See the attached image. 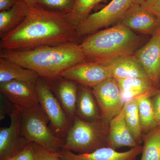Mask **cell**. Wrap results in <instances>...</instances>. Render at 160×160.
Returning a JSON list of instances; mask_svg holds the SVG:
<instances>
[{
	"mask_svg": "<svg viewBox=\"0 0 160 160\" xmlns=\"http://www.w3.org/2000/svg\"><path fill=\"white\" fill-rule=\"evenodd\" d=\"M81 42L67 13L50 11L37 4L29 7L28 15L20 25L1 38L0 48L26 50Z\"/></svg>",
	"mask_w": 160,
	"mask_h": 160,
	"instance_id": "6da1fadb",
	"label": "cell"
},
{
	"mask_svg": "<svg viewBox=\"0 0 160 160\" xmlns=\"http://www.w3.org/2000/svg\"><path fill=\"white\" fill-rule=\"evenodd\" d=\"M0 58L35 72L48 82L62 78L69 67L86 61L78 43L40 46L26 50L1 49Z\"/></svg>",
	"mask_w": 160,
	"mask_h": 160,
	"instance_id": "7a4b0ae2",
	"label": "cell"
},
{
	"mask_svg": "<svg viewBox=\"0 0 160 160\" xmlns=\"http://www.w3.org/2000/svg\"><path fill=\"white\" fill-rule=\"evenodd\" d=\"M143 38L118 24L86 37L80 46L86 61L108 65L118 58L134 54Z\"/></svg>",
	"mask_w": 160,
	"mask_h": 160,
	"instance_id": "3957f363",
	"label": "cell"
},
{
	"mask_svg": "<svg viewBox=\"0 0 160 160\" xmlns=\"http://www.w3.org/2000/svg\"><path fill=\"white\" fill-rule=\"evenodd\" d=\"M109 123L102 118L87 121L76 116L64 139L63 149L74 153H90L107 146Z\"/></svg>",
	"mask_w": 160,
	"mask_h": 160,
	"instance_id": "277c9868",
	"label": "cell"
},
{
	"mask_svg": "<svg viewBox=\"0 0 160 160\" xmlns=\"http://www.w3.org/2000/svg\"><path fill=\"white\" fill-rule=\"evenodd\" d=\"M22 133L29 142L58 152L62 149L64 140L57 136L48 126L49 118L40 104L20 111Z\"/></svg>",
	"mask_w": 160,
	"mask_h": 160,
	"instance_id": "5b68a950",
	"label": "cell"
},
{
	"mask_svg": "<svg viewBox=\"0 0 160 160\" xmlns=\"http://www.w3.org/2000/svg\"><path fill=\"white\" fill-rule=\"evenodd\" d=\"M132 0H112L99 11L91 13L76 28L80 39L95 33L103 28L117 25L132 5Z\"/></svg>",
	"mask_w": 160,
	"mask_h": 160,
	"instance_id": "8992f818",
	"label": "cell"
},
{
	"mask_svg": "<svg viewBox=\"0 0 160 160\" xmlns=\"http://www.w3.org/2000/svg\"><path fill=\"white\" fill-rule=\"evenodd\" d=\"M36 87L39 103L49 118L53 132L64 140L71 122L46 80L39 78Z\"/></svg>",
	"mask_w": 160,
	"mask_h": 160,
	"instance_id": "52a82bcc",
	"label": "cell"
},
{
	"mask_svg": "<svg viewBox=\"0 0 160 160\" xmlns=\"http://www.w3.org/2000/svg\"><path fill=\"white\" fill-rule=\"evenodd\" d=\"M102 118L109 123L122 111L124 106L117 81L109 78L92 88Z\"/></svg>",
	"mask_w": 160,
	"mask_h": 160,
	"instance_id": "ba28073f",
	"label": "cell"
},
{
	"mask_svg": "<svg viewBox=\"0 0 160 160\" xmlns=\"http://www.w3.org/2000/svg\"><path fill=\"white\" fill-rule=\"evenodd\" d=\"M9 116L10 126L0 129V160L15 157L29 143L22 133L20 110L14 108Z\"/></svg>",
	"mask_w": 160,
	"mask_h": 160,
	"instance_id": "9c48e42d",
	"label": "cell"
},
{
	"mask_svg": "<svg viewBox=\"0 0 160 160\" xmlns=\"http://www.w3.org/2000/svg\"><path fill=\"white\" fill-rule=\"evenodd\" d=\"M62 77L93 88L112 77L109 66L86 61L69 67L64 71Z\"/></svg>",
	"mask_w": 160,
	"mask_h": 160,
	"instance_id": "30bf717a",
	"label": "cell"
},
{
	"mask_svg": "<svg viewBox=\"0 0 160 160\" xmlns=\"http://www.w3.org/2000/svg\"><path fill=\"white\" fill-rule=\"evenodd\" d=\"M1 95L20 111L39 105L36 86L19 81L0 83Z\"/></svg>",
	"mask_w": 160,
	"mask_h": 160,
	"instance_id": "8fae6325",
	"label": "cell"
},
{
	"mask_svg": "<svg viewBox=\"0 0 160 160\" xmlns=\"http://www.w3.org/2000/svg\"><path fill=\"white\" fill-rule=\"evenodd\" d=\"M148 78L158 89L160 86V28L134 53Z\"/></svg>",
	"mask_w": 160,
	"mask_h": 160,
	"instance_id": "7c38bea8",
	"label": "cell"
},
{
	"mask_svg": "<svg viewBox=\"0 0 160 160\" xmlns=\"http://www.w3.org/2000/svg\"><path fill=\"white\" fill-rule=\"evenodd\" d=\"M118 24L139 33L154 34L160 28V22L141 5L133 4L125 12Z\"/></svg>",
	"mask_w": 160,
	"mask_h": 160,
	"instance_id": "4fadbf2b",
	"label": "cell"
},
{
	"mask_svg": "<svg viewBox=\"0 0 160 160\" xmlns=\"http://www.w3.org/2000/svg\"><path fill=\"white\" fill-rule=\"evenodd\" d=\"M142 151V146L139 145L122 152L106 146L90 153L79 154L62 149L58 153L62 160H136Z\"/></svg>",
	"mask_w": 160,
	"mask_h": 160,
	"instance_id": "5bb4252c",
	"label": "cell"
},
{
	"mask_svg": "<svg viewBox=\"0 0 160 160\" xmlns=\"http://www.w3.org/2000/svg\"><path fill=\"white\" fill-rule=\"evenodd\" d=\"M48 83L67 117L72 122L76 117L79 87L78 83L62 78Z\"/></svg>",
	"mask_w": 160,
	"mask_h": 160,
	"instance_id": "9a60e30c",
	"label": "cell"
},
{
	"mask_svg": "<svg viewBox=\"0 0 160 160\" xmlns=\"http://www.w3.org/2000/svg\"><path fill=\"white\" fill-rule=\"evenodd\" d=\"M139 146L126 125L123 107L119 113L109 123L107 146L117 150L123 147Z\"/></svg>",
	"mask_w": 160,
	"mask_h": 160,
	"instance_id": "2e32d148",
	"label": "cell"
},
{
	"mask_svg": "<svg viewBox=\"0 0 160 160\" xmlns=\"http://www.w3.org/2000/svg\"><path fill=\"white\" fill-rule=\"evenodd\" d=\"M112 77L116 80L127 78H147L148 75L134 54L118 58L108 64Z\"/></svg>",
	"mask_w": 160,
	"mask_h": 160,
	"instance_id": "e0dca14e",
	"label": "cell"
},
{
	"mask_svg": "<svg viewBox=\"0 0 160 160\" xmlns=\"http://www.w3.org/2000/svg\"><path fill=\"white\" fill-rule=\"evenodd\" d=\"M116 80L119 86L121 97L124 103L146 95L152 97L159 90L155 87L148 78Z\"/></svg>",
	"mask_w": 160,
	"mask_h": 160,
	"instance_id": "ac0fdd59",
	"label": "cell"
},
{
	"mask_svg": "<svg viewBox=\"0 0 160 160\" xmlns=\"http://www.w3.org/2000/svg\"><path fill=\"white\" fill-rule=\"evenodd\" d=\"M39 77L35 72L0 58V83L19 81L36 86Z\"/></svg>",
	"mask_w": 160,
	"mask_h": 160,
	"instance_id": "d6986e66",
	"label": "cell"
},
{
	"mask_svg": "<svg viewBox=\"0 0 160 160\" xmlns=\"http://www.w3.org/2000/svg\"><path fill=\"white\" fill-rule=\"evenodd\" d=\"M29 6L26 0H19L11 8L0 12V37L16 28L28 14Z\"/></svg>",
	"mask_w": 160,
	"mask_h": 160,
	"instance_id": "ffe728a7",
	"label": "cell"
},
{
	"mask_svg": "<svg viewBox=\"0 0 160 160\" xmlns=\"http://www.w3.org/2000/svg\"><path fill=\"white\" fill-rule=\"evenodd\" d=\"M76 116L87 121L102 118L98 105L92 90L82 86L78 87L76 106Z\"/></svg>",
	"mask_w": 160,
	"mask_h": 160,
	"instance_id": "44dd1931",
	"label": "cell"
},
{
	"mask_svg": "<svg viewBox=\"0 0 160 160\" xmlns=\"http://www.w3.org/2000/svg\"><path fill=\"white\" fill-rule=\"evenodd\" d=\"M139 98L134 99L125 103L123 106L126 125L135 139L139 145L143 142V132L138 111Z\"/></svg>",
	"mask_w": 160,
	"mask_h": 160,
	"instance_id": "7402d4cb",
	"label": "cell"
},
{
	"mask_svg": "<svg viewBox=\"0 0 160 160\" xmlns=\"http://www.w3.org/2000/svg\"><path fill=\"white\" fill-rule=\"evenodd\" d=\"M152 97L151 96L146 95L139 98V115L143 134L148 133L158 126Z\"/></svg>",
	"mask_w": 160,
	"mask_h": 160,
	"instance_id": "603a6c76",
	"label": "cell"
},
{
	"mask_svg": "<svg viewBox=\"0 0 160 160\" xmlns=\"http://www.w3.org/2000/svg\"><path fill=\"white\" fill-rule=\"evenodd\" d=\"M108 0H75L72 11L67 13L70 23L75 28L82 24L91 14V12L100 3Z\"/></svg>",
	"mask_w": 160,
	"mask_h": 160,
	"instance_id": "cb8c5ba5",
	"label": "cell"
},
{
	"mask_svg": "<svg viewBox=\"0 0 160 160\" xmlns=\"http://www.w3.org/2000/svg\"><path fill=\"white\" fill-rule=\"evenodd\" d=\"M143 142L140 160H160V126L143 134Z\"/></svg>",
	"mask_w": 160,
	"mask_h": 160,
	"instance_id": "d4e9b609",
	"label": "cell"
},
{
	"mask_svg": "<svg viewBox=\"0 0 160 160\" xmlns=\"http://www.w3.org/2000/svg\"><path fill=\"white\" fill-rule=\"evenodd\" d=\"M38 3L52 11L68 13L74 8L75 0H38Z\"/></svg>",
	"mask_w": 160,
	"mask_h": 160,
	"instance_id": "484cf974",
	"label": "cell"
},
{
	"mask_svg": "<svg viewBox=\"0 0 160 160\" xmlns=\"http://www.w3.org/2000/svg\"><path fill=\"white\" fill-rule=\"evenodd\" d=\"M36 153V160H62L58 152L44 149L36 143H33Z\"/></svg>",
	"mask_w": 160,
	"mask_h": 160,
	"instance_id": "4316f807",
	"label": "cell"
},
{
	"mask_svg": "<svg viewBox=\"0 0 160 160\" xmlns=\"http://www.w3.org/2000/svg\"><path fill=\"white\" fill-rule=\"evenodd\" d=\"M16 160H36L33 143L29 142L23 150L15 156Z\"/></svg>",
	"mask_w": 160,
	"mask_h": 160,
	"instance_id": "83f0119b",
	"label": "cell"
},
{
	"mask_svg": "<svg viewBox=\"0 0 160 160\" xmlns=\"http://www.w3.org/2000/svg\"><path fill=\"white\" fill-rule=\"evenodd\" d=\"M141 5L160 22V0H145Z\"/></svg>",
	"mask_w": 160,
	"mask_h": 160,
	"instance_id": "f1b7e54d",
	"label": "cell"
},
{
	"mask_svg": "<svg viewBox=\"0 0 160 160\" xmlns=\"http://www.w3.org/2000/svg\"><path fill=\"white\" fill-rule=\"evenodd\" d=\"M152 106L158 126H160V89L152 97Z\"/></svg>",
	"mask_w": 160,
	"mask_h": 160,
	"instance_id": "f546056e",
	"label": "cell"
},
{
	"mask_svg": "<svg viewBox=\"0 0 160 160\" xmlns=\"http://www.w3.org/2000/svg\"><path fill=\"white\" fill-rule=\"evenodd\" d=\"M19 0H0V11H5L11 8Z\"/></svg>",
	"mask_w": 160,
	"mask_h": 160,
	"instance_id": "4dcf8cb0",
	"label": "cell"
},
{
	"mask_svg": "<svg viewBox=\"0 0 160 160\" xmlns=\"http://www.w3.org/2000/svg\"><path fill=\"white\" fill-rule=\"evenodd\" d=\"M26 1L29 7L38 4V0H26Z\"/></svg>",
	"mask_w": 160,
	"mask_h": 160,
	"instance_id": "1f68e13d",
	"label": "cell"
},
{
	"mask_svg": "<svg viewBox=\"0 0 160 160\" xmlns=\"http://www.w3.org/2000/svg\"><path fill=\"white\" fill-rule=\"evenodd\" d=\"M134 4H138L142 5L145 0H132Z\"/></svg>",
	"mask_w": 160,
	"mask_h": 160,
	"instance_id": "d6a6232c",
	"label": "cell"
},
{
	"mask_svg": "<svg viewBox=\"0 0 160 160\" xmlns=\"http://www.w3.org/2000/svg\"><path fill=\"white\" fill-rule=\"evenodd\" d=\"M4 160H16L15 157H14L9 158L7 159Z\"/></svg>",
	"mask_w": 160,
	"mask_h": 160,
	"instance_id": "836d02e7",
	"label": "cell"
},
{
	"mask_svg": "<svg viewBox=\"0 0 160 160\" xmlns=\"http://www.w3.org/2000/svg\"></svg>",
	"mask_w": 160,
	"mask_h": 160,
	"instance_id": "e575fe53",
	"label": "cell"
}]
</instances>
